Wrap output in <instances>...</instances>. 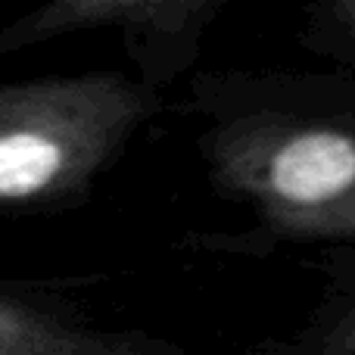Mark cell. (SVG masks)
<instances>
[{
    "label": "cell",
    "instance_id": "obj_2",
    "mask_svg": "<svg viewBox=\"0 0 355 355\" xmlns=\"http://www.w3.org/2000/svg\"><path fill=\"white\" fill-rule=\"evenodd\" d=\"M215 175L293 237H355V125L293 116L234 122L212 144Z\"/></svg>",
    "mask_w": 355,
    "mask_h": 355
},
{
    "label": "cell",
    "instance_id": "obj_6",
    "mask_svg": "<svg viewBox=\"0 0 355 355\" xmlns=\"http://www.w3.org/2000/svg\"><path fill=\"white\" fill-rule=\"evenodd\" d=\"M331 16L337 19L340 31H343V35L355 44V0H343V3H337L331 10Z\"/></svg>",
    "mask_w": 355,
    "mask_h": 355
},
{
    "label": "cell",
    "instance_id": "obj_4",
    "mask_svg": "<svg viewBox=\"0 0 355 355\" xmlns=\"http://www.w3.org/2000/svg\"><path fill=\"white\" fill-rule=\"evenodd\" d=\"M0 355H131V346L69 327L41 309L0 296Z\"/></svg>",
    "mask_w": 355,
    "mask_h": 355
},
{
    "label": "cell",
    "instance_id": "obj_3",
    "mask_svg": "<svg viewBox=\"0 0 355 355\" xmlns=\"http://www.w3.org/2000/svg\"><path fill=\"white\" fill-rule=\"evenodd\" d=\"M221 0H56L0 28V53L25 50L72 31L119 28L147 69L181 66L196 50Z\"/></svg>",
    "mask_w": 355,
    "mask_h": 355
},
{
    "label": "cell",
    "instance_id": "obj_1",
    "mask_svg": "<svg viewBox=\"0 0 355 355\" xmlns=\"http://www.w3.org/2000/svg\"><path fill=\"white\" fill-rule=\"evenodd\" d=\"M153 110V91L119 72L3 85L0 209L81 193Z\"/></svg>",
    "mask_w": 355,
    "mask_h": 355
},
{
    "label": "cell",
    "instance_id": "obj_5",
    "mask_svg": "<svg viewBox=\"0 0 355 355\" xmlns=\"http://www.w3.org/2000/svg\"><path fill=\"white\" fill-rule=\"evenodd\" d=\"M327 355H355V312L343 321V327L334 334L331 346H327Z\"/></svg>",
    "mask_w": 355,
    "mask_h": 355
}]
</instances>
